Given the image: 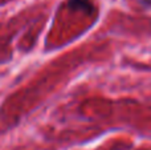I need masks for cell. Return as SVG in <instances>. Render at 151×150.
<instances>
[{"mask_svg":"<svg viewBox=\"0 0 151 150\" xmlns=\"http://www.w3.org/2000/svg\"><path fill=\"white\" fill-rule=\"evenodd\" d=\"M68 5L70 8H80V5H83L85 8H89V9H93V5L90 4L89 0H69L68 1Z\"/></svg>","mask_w":151,"mask_h":150,"instance_id":"obj_1","label":"cell"},{"mask_svg":"<svg viewBox=\"0 0 151 150\" xmlns=\"http://www.w3.org/2000/svg\"><path fill=\"white\" fill-rule=\"evenodd\" d=\"M139 3L145 7H151V0H139Z\"/></svg>","mask_w":151,"mask_h":150,"instance_id":"obj_2","label":"cell"}]
</instances>
